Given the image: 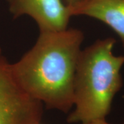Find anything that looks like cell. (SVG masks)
I'll list each match as a JSON object with an SVG mask.
<instances>
[{
    "label": "cell",
    "mask_w": 124,
    "mask_h": 124,
    "mask_svg": "<svg viewBox=\"0 0 124 124\" xmlns=\"http://www.w3.org/2000/svg\"><path fill=\"white\" fill-rule=\"evenodd\" d=\"M84 34L79 29L40 31L35 44L10 64L14 79L48 109L68 112L73 107L74 81Z\"/></svg>",
    "instance_id": "obj_1"
},
{
    "label": "cell",
    "mask_w": 124,
    "mask_h": 124,
    "mask_svg": "<svg viewBox=\"0 0 124 124\" xmlns=\"http://www.w3.org/2000/svg\"><path fill=\"white\" fill-rule=\"evenodd\" d=\"M115 43L114 38L108 37L81 50L74 81V110L68 123L106 119L110 113L113 99L123 85L124 54H114Z\"/></svg>",
    "instance_id": "obj_2"
},
{
    "label": "cell",
    "mask_w": 124,
    "mask_h": 124,
    "mask_svg": "<svg viewBox=\"0 0 124 124\" xmlns=\"http://www.w3.org/2000/svg\"><path fill=\"white\" fill-rule=\"evenodd\" d=\"M43 105L17 84L0 53V124H39Z\"/></svg>",
    "instance_id": "obj_3"
},
{
    "label": "cell",
    "mask_w": 124,
    "mask_h": 124,
    "mask_svg": "<svg viewBox=\"0 0 124 124\" xmlns=\"http://www.w3.org/2000/svg\"><path fill=\"white\" fill-rule=\"evenodd\" d=\"M14 18L23 15L32 17L40 31H60L68 27L72 15L62 0H8Z\"/></svg>",
    "instance_id": "obj_4"
},
{
    "label": "cell",
    "mask_w": 124,
    "mask_h": 124,
    "mask_svg": "<svg viewBox=\"0 0 124 124\" xmlns=\"http://www.w3.org/2000/svg\"><path fill=\"white\" fill-rule=\"evenodd\" d=\"M68 8L72 17L88 16L110 27L120 38L124 49V0H84Z\"/></svg>",
    "instance_id": "obj_5"
},
{
    "label": "cell",
    "mask_w": 124,
    "mask_h": 124,
    "mask_svg": "<svg viewBox=\"0 0 124 124\" xmlns=\"http://www.w3.org/2000/svg\"><path fill=\"white\" fill-rule=\"evenodd\" d=\"M83 1L84 0H63V2L65 3V4L66 6L70 7V6H73L75 5L79 4Z\"/></svg>",
    "instance_id": "obj_6"
},
{
    "label": "cell",
    "mask_w": 124,
    "mask_h": 124,
    "mask_svg": "<svg viewBox=\"0 0 124 124\" xmlns=\"http://www.w3.org/2000/svg\"><path fill=\"white\" fill-rule=\"evenodd\" d=\"M111 124L108 122H107L106 119H100V120H95L93 121H90V122H86L84 124Z\"/></svg>",
    "instance_id": "obj_7"
},
{
    "label": "cell",
    "mask_w": 124,
    "mask_h": 124,
    "mask_svg": "<svg viewBox=\"0 0 124 124\" xmlns=\"http://www.w3.org/2000/svg\"><path fill=\"white\" fill-rule=\"evenodd\" d=\"M0 53H1V50H0Z\"/></svg>",
    "instance_id": "obj_8"
},
{
    "label": "cell",
    "mask_w": 124,
    "mask_h": 124,
    "mask_svg": "<svg viewBox=\"0 0 124 124\" xmlns=\"http://www.w3.org/2000/svg\"><path fill=\"white\" fill-rule=\"evenodd\" d=\"M124 124V123H123V124Z\"/></svg>",
    "instance_id": "obj_9"
},
{
    "label": "cell",
    "mask_w": 124,
    "mask_h": 124,
    "mask_svg": "<svg viewBox=\"0 0 124 124\" xmlns=\"http://www.w3.org/2000/svg\"><path fill=\"white\" fill-rule=\"evenodd\" d=\"M40 124V123H39V124Z\"/></svg>",
    "instance_id": "obj_10"
}]
</instances>
